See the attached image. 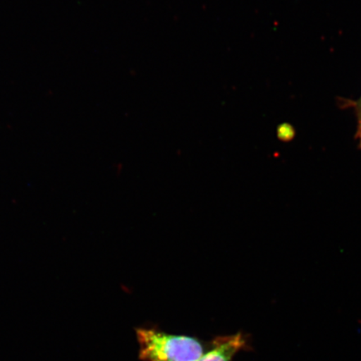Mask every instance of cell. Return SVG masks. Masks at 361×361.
I'll return each mask as SVG.
<instances>
[{
    "mask_svg": "<svg viewBox=\"0 0 361 361\" xmlns=\"http://www.w3.org/2000/svg\"><path fill=\"white\" fill-rule=\"evenodd\" d=\"M135 335L143 361H196L205 354L204 345L196 338L144 328L135 329Z\"/></svg>",
    "mask_w": 361,
    "mask_h": 361,
    "instance_id": "cell-1",
    "label": "cell"
},
{
    "mask_svg": "<svg viewBox=\"0 0 361 361\" xmlns=\"http://www.w3.org/2000/svg\"><path fill=\"white\" fill-rule=\"evenodd\" d=\"M245 347L246 340L241 333L216 337L211 349L196 361H232Z\"/></svg>",
    "mask_w": 361,
    "mask_h": 361,
    "instance_id": "cell-2",
    "label": "cell"
},
{
    "mask_svg": "<svg viewBox=\"0 0 361 361\" xmlns=\"http://www.w3.org/2000/svg\"><path fill=\"white\" fill-rule=\"evenodd\" d=\"M357 112H358V116H359V121H360V130H361V99H360V101L358 103Z\"/></svg>",
    "mask_w": 361,
    "mask_h": 361,
    "instance_id": "cell-3",
    "label": "cell"
},
{
    "mask_svg": "<svg viewBox=\"0 0 361 361\" xmlns=\"http://www.w3.org/2000/svg\"><path fill=\"white\" fill-rule=\"evenodd\" d=\"M360 139H361V134H360Z\"/></svg>",
    "mask_w": 361,
    "mask_h": 361,
    "instance_id": "cell-4",
    "label": "cell"
}]
</instances>
